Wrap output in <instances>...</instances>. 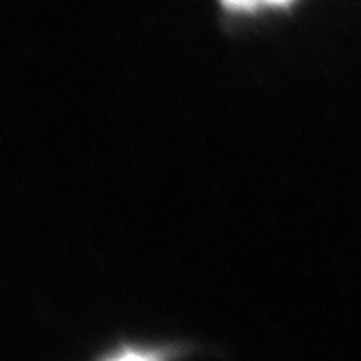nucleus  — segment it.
<instances>
[{
  "instance_id": "nucleus-1",
  "label": "nucleus",
  "mask_w": 361,
  "mask_h": 361,
  "mask_svg": "<svg viewBox=\"0 0 361 361\" xmlns=\"http://www.w3.org/2000/svg\"><path fill=\"white\" fill-rule=\"evenodd\" d=\"M226 5H231V7H248V5H252L255 0H224Z\"/></svg>"
},
{
  "instance_id": "nucleus-2",
  "label": "nucleus",
  "mask_w": 361,
  "mask_h": 361,
  "mask_svg": "<svg viewBox=\"0 0 361 361\" xmlns=\"http://www.w3.org/2000/svg\"><path fill=\"white\" fill-rule=\"evenodd\" d=\"M262 3H268V5H286L290 0H262Z\"/></svg>"
}]
</instances>
